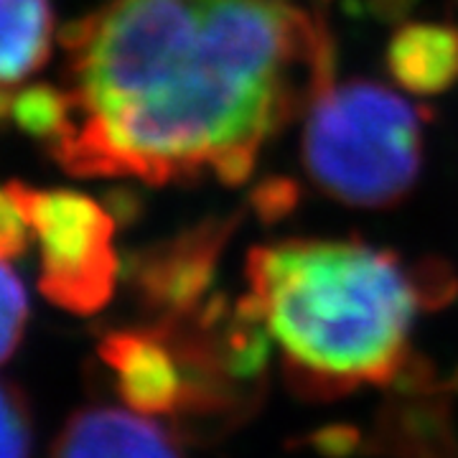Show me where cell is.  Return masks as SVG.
Returning <instances> with one entry per match:
<instances>
[{"label": "cell", "mask_w": 458, "mask_h": 458, "mask_svg": "<svg viewBox=\"0 0 458 458\" xmlns=\"http://www.w3.org/2000/svg\"><path fill=\"white\" fill-rule=\"evenodd\" d=\"M74 176L242 183L334 82L321 18L283 0H110L62 33Z\"/></svg>", "instance_id": "6da1fadb"}, {"label": "cell", "mask_w": 458, "mask_h": 458, "mask_svg": "<svg viewBox=\"0 0 458 458\" xmlns=\"http://www.w3.org/2000/svg\"><path fill=\"white\" fill-rule=\"evenodd\" d=\"M245 276V301L278 346L285 375L311 397L397 382L410 369L418 313L456 293L441 262L408 265L354 240L260 245Z\"/></svg>", "instance_id": "7a4b0ae2"}, {"label": "cell", "mask_w": 458, "mask_h": 458, "mask_svg": "<svg viewBox=\"0 0 458 458\" xmlns=\"http://www.w3.org/2000/svg\"><path fill=\"white\" fill-rule=\"evenodd\" d=\"M430 110L367 80L328 84L303 128L313 183L352 207L385 209L408 197L423 164Z\"/></svg>", "instance_id": "3957f363"}, {"label": "cell", "mask_w": 458, "mask_h": 458, "mask_svg": "<svg viewBox=\"0 0 458 458\" xmlns=\"http://www.w3.org/2000/svg\"><path fill=\"white\" fill-rule=\"evenodd\" d=\"M5 189L41 247V293L77 316L105 309L120 270L113 212L66 189H33L21 181Z\"/></svg>", "instance_id": "277c9868"}, {"label": "cell", "mask_w": 458, "mask_h": 458, "mask_svg": "<svg viewBox=\"0 0 458 458\" xmlns=\"http://www.w3.org/2000/svg\"><path fill=\"white\" fill-rule=\"evenodd\" d=\"M117 394L143 415L189 418L194 405L191 369L158 324L117 328L98 346Z\"/></svg>", "instance_id": "5b68a950"}, {"label": "cell", "mask_w": 458, "mask_h": 458, "mask_svg": "<svg viewBox=\"0 0 458 458\" xmlns=\"http://www.w3.org/2000/svg\"><path fill=\"white\" fill-rule=\"evenodd\" d=\"M229 225L207 222L189 234L150 250L135 260V285L156 318H174L197 311L212 298L216 260Z\"/></svg>", "instance_id": "8992f818"}, {"label": "cell", "mask_w": 458, "mask_h": 458, "mask_svg": "<svg viewBox=\"0 0 458 458\" xmlns=\"http://www.w3.org/2000/svg\"><path fill=\"white\" fill-rule=\"evenodd\" d=\"M51 458H183L179 438L150 415L110 405L77 410L51 445Z\"/></svg>", "instance_id": "52a82bcc"}, {"label": "cell", "mask_w": 458, "mask_h": 458, "mask_svg": "<svg viewBox=\"0 0 458 458\" xmlns=\"http://www.w3.org/2000/svg\"><path fill=\"white\" fill-rule=\"evenodd\" d=\"M394 82L412 95H441L458 82V26L408 23L387 47Z\"/></svg>", "instance_id": "ba28073f"}, {"label": "cell", "mask_w": 458, "mask_h": 458, "mask_svg": "<svg viewBox=\"0 0 458 458\" xmlns=\"http://www.w3.org/2000/svg\"><path fill=\"white\" fill-rule=\"evenodd\" d=\"M54 13L49 0H0V84H16L47 64Z\"/></svg>", "instance_id": "9c48e42d"}, {"label": "cell", "mask_w": 458, "mask_h": 458, "mask_svg": "<svg viewBox=\"0 0 458 458\" xmlns=\"http://www.w3.org/2000/svg\"><path fill=\"white\" fill-rule=\"evenodd\" d=\"M69 99L64 89H54L49 84H33L21 89L13 98L11 117L26 135L51 143L66 123Z\"/></svg>", "instance_id": "30bf717a"}, {"label": "cell", "mask_w": 458, "mask_h": 458, "mask_svg": "<svg viewBox=\"0 0 458 458\" xmlns=\"http://www.w3.org/2000/svg\"><path fill=\"white\" fill-rule=\"evenodd\" d=\"M33 418L23 390L0 379V458H31Z\"/></svg>", "instance_id": "8fae6325"}, {"label": "cell", "mask_w": 458, "mask_h": 458, "mask_svg": "<svg viewBox=\"0 0 458 458\" xmlns=\"http://www.w3.org/2000/svg\"><path fill=\"white\" fill-rule=\"evenodd\" d=\"M29 321V298L18 276L0 260V364L23 339Z\"/></svg>", "instance_id": "7c38bea8"}, {"label": "cell", "mask_w": 458, "mask_h": 458, "mask_svg": "<svg viewBox=\"0 0 458 458\" xmlns=\"http://www.w3.org/2000/svg\"><path fill=\"white\" fill-rule=\"evenodd\" d=\"M29 222L8 189H0V260L21 258L29 247Z\"/></svg>", "instance_id": "4fadbf2b"}, {"label": "cell", "mask_w": 458, "mask_h": 458, "mask_svg": "<svg viewBox=\"0 0 458 458\" xmlns=\"http://www.w3.org/2000/svg\"><path fill=\"white\" fill-rule=\"evenodd\" d=\"M11 113H13V95L5 89V84H0V123L11 117Z\"/></svg>", "instance_id": "5bb4252c"}]
</instances>
